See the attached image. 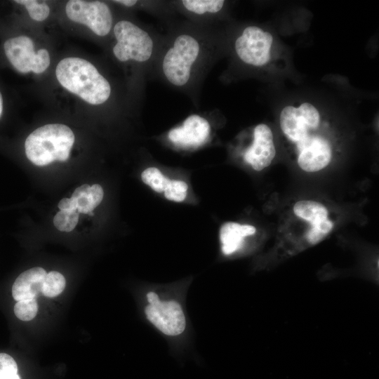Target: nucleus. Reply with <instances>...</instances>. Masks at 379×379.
<instances>
[{
    "label": "nucleus",
    "instance_id": "bb28decb",
    "mask_svg": "<svg viewBox=\"0 0 379 379\" xmlns=\"http://www.w3.org/2000/svg\"><path fill=\"white\" fill-rule=\"evenodd\" d=\"M2 110H3V100H2V96L0 93V117L2 113Z\"/></svg>",
    "mask_w": 379,
    "mask_h": 379
},
{
    "label": "nucleus",
    "instance_id": "9b49d317",
    "mask_svg": "<svg viewBox=\"0 0 379 379\" xmlns=\"http://www.w3.org/2000/svg\"><path fill=\"white\" fill-rule=\"evenodd\" d=\"M211 126L208 120L199 114L188 116L181 125L168 133V140L174 145L185 148H195L208 139Z\"/></svg>",
    "mask_w": 379,
    "mask_h": 379
},
{
    "label": "nucleus",
    "instance_id": "4468645a",
    "mask_svg": "<svg viewBox=\"0 0 379 379\" xmlns=\"http://www.w3.org/2000/svg\"><path fill=\"white\" fill-rule=\"evenodd\" d=\"M46 274V270L39 267L29 269L21 273L12 286L14 300L19 301L35 298L42 291Z\"/></svg>",
    "mask_w": 379,
    "mask_h": 379
},
{
    "label": "nucleus",
    "instance_id": "a211bd4d",
    "mask_svg": "<svg viewBox=\"0 0 379 379\" xmlns=\"http://www.w3.org/2000/svg\"><path fill=\"white\" fill-rule=\"evenodd\" d=\"M141 178L145 184L159 193L164 192L171 182V180L156 167H149L143 171Z\"/></svg>",
    "mask_w": 379,
    "mask_h": 379
},
{
    "label": "nucleus",
    "instance_id": "6e6552de",
    "mask_svg": "<svg viewBox=\"0 0 379 379\" xmlns=\"http://www.w3.org/2000/svg\"><path fill=\"white\" fill-rule=\"evenodd\" d=\"M6 55L20 73L33 72L36 74L44 72L50 65V56L46 49L34 51L32 40L26 36L11 38L4 45Z\"/></svg>",
    "mask_w": 379,
    "mask_h": 379
},
{
    "label": "nucleus",
    "instance_id": "5701e85b",
    "mask_svg": "<svg viewBox=\"0 0 379 379\" xmlns=\"http://www.w3.org/2000/svg\"><path fill=\"white\" fill-rule=\"evenodd\" d=\"M0 379H20L15 361L6 353H0Z\"/></svg>",
    "mask_w": 379,
    "mask_h": 379
},
{
    "label": "nucleus",
    "instance_id": "20e7f679",
    "mask_svg": "<svg viewBox=\"0 0 379 379\" xmlns=\"http://www.w3.org/2000/svg\"><path fill=\"white\" fill-rule=\"evenodd\" d=\"M116 44L113 53L122 62L133 61L150 64L159 51L154 33L127 20L117 22L114 27Z\"/></svg>",
    "mask_w": 379,
    "mask_h": 379
},
{
    "label": "nucleus",
    "instance_id": "423d86ee",
    "mask_svg": "<svg viewBox=\"0 0 379 379\" xmlns=\"http://www.w3.org/2000/svg\"><path fill=\"white\" fill-rule=\"evenodd\" d=\"M279 124L285 137L295 145L317 131L321 124V115L316 107L310 102H303L298 107L287 105L281 111Z\"/></svg>",
    "mask_w": 379,
    "mask_h": 379
},
{
    "label": "nucleus",
    "instance_id": "6ab92c4d",
    "mask_svg": "<svg viewBox=\"0 0 379 379\" xmlns=\"http://www.w3.org/2000/svg\"><path fill=\"white\" fill-rule=\"evenodd\" d=\"M79 214L77 210L60 211L53 218V224L58 230L69 232L77 226Z\"/></svg>",
    "mask_w": 379,
    "mask_h": 379
},
{
    "label": "nucleus",
    "instance_id": "ddd939ff",
    "mask_svg": "<svg viewBox=\"0 0 379 379\" xmlns=\"http://www.w3.org/2000/svg\"><path fill=\"white\" fill-rule=\"evenodd\" d=\"M331 157V144L323 136L298 154V164L305 171L317 172L327 166Z\"/></svg>",
    "mask_w": 379,
    "mask_h": 379
},
{
    "label": "nucleus",
    "instance_id": "412c9836",
    "mask_svg": "<svg viewBox=\"0 0 379 379\" xmlns=\"http://www.w3.org/2000/svg\"><path fill=\"white\" fill-rule=\"evenodd\" d=\"M16 3L24 5L31 18L36 21L46 20L50 12L48 6L45 2L39 3L34 0H18Z\"/></svg>",
    "mask_w": 379,
    "mask_h": 379
},
{
    "label": "nucleus",
    "instance_id": "9d476101",
    "mask_svg": "<svg viewBox=\"0 0 379 379\" xmlns=\"http://www.w3.org/2000/svg\"><path fill=\"white\" fill-rule=\"evenodd\" d=\"M296 216L310 222L311 227L305 234L307 245L321 241L331 232L333 222L328 219V210L321 203L311 200L298 201L293 206Z\"/></svg>",
    "mask_w": 379,
    "mask_h": 379
},
{
    "label": "nucleus",
    "instance_id": "39448f33",
    "mask_svg": "<svg viewBox=\"0 0 379 379\" xmlns=\"http://www.w3.org/2000/svg\"><path fill=\"white\" fill-rule=\"evenodd\" d=\"M146 300L145 317L158 331L169 337H176L184 333L187 321L178 301L162 299L153 291L146 293Z\"/></svg>",
    "mask_w": 379,
    "mask_h": 379
},
{
    "label": "nucleus",
    "instance_id": "a878e982",
    "mask_svg": "<svg viewBox=\"0 0 379 379\" xmlns=\"http://www.w3.org/2000/svg\"><path fill=\"white\" fill-rule=\"evenodd\" d=\"M114 2L122 4L124 6H126L127 7H132L134 5L136 4L137 1H133V0H119V1H114Z\"/></svg>",
    "mask_w": 379,
    "mask_h": 379
},
{
    "label": "nucleus",
    "instance_id": "1a4fd4ad",
    "mask_svg": "<svg viewBox=\"0 0 379 379\" xmlns=\"http://www.w3.org/2000/svg\"><path fill=\"white\" fill-rule=\"evenodd\" d=\"M65 12L73 22L88 27L96 35L105 36L112 27V15L109 6L100 1H69Z\"/></svg>",
    "mask_w": 379,
    "mask_h": 379
},
{
    "label": "nucleus",
    "instance_id": "7ed1b4c3",
    "mask_svg": "<svg viewBox=\"0 0 379 379\" xmlns=\"http://www.w3.org/2000/svg\"><path fill=\"white\" fill-rule=\"evenodd\" d=\"M74 135L66 125L51 124L41 126L27 138L25 154L34 164L43 166L54 161H65L70 154Z\"/></svg>",
    "mask_w": 379,
    "mask_h": 379
},
{
    "label": "nucleus",
    "instance_id": "f3484780",
    "mask_svg": "<svg viewBox=\"0 0 379 379\" xmlns=\"http://www.w3.org/2000/svg\"><path fill=\"white\" fill-rule=\"evenodd\" d=\"M65 284V279L61 273L49 272L44 278L41 293L46 297L54 298L63 291Z\"/></svg>",
    "mask_w": 379,
    "mask_h": 379
},
{
    "label": "nucleus",
    "instance_id": "f257e3e1",
    "mask_svg": "<svg viewBox=\"0 0 379 379\" xmlns=\"http://www.w3.org/2000/svg\"><path fill=\"white\" fill-rule=\"evenodd\" d=\"M209 50L205 32L190 27L178 29L161 52L159 73L171 86L190 90L208 67Z\"/></svg>",
    "mask_w": 379,
    "mask_h": 379
},
{
    "label": "nucleus",
    "instance_id": "f03ea898",
    "mask_svg": "<svg viewBox=\"0 0 379 379\" xmlns=\"http://www.w3.org/2000/svg\"><path fill=\"white\" fill-rule=\"evenodd\" d=\"M55 75L62 86L89 104L101 105L111 95L109 81L83 58L62 59L56 67Z\"/></svg>",
    "mask_w": 379,
    "mask_h": 379
},
{
    "label": "nucleus",
    "instance_id": "0eeeda50",
    "mask_svg": "<svg viewBox=\"0 0 379 379\" xmlns=\"http://www.w3.org/2000/svg\"><path fill=\"white\" fill-rule=\"evenodd\" d=\"M272 35L255 25L246 27L234 41V51L239 59L253 67L265 65L270 60Z\"/></svg>",
    "mask_w": 379,
    "mask_h": 379
},
{
    "label": "nucleus",
    "instance_id": "393cba45",
    "mask_svg": "<svg viewBox=\"0 0 379 379\" xmlns=\"http://www.w3.org/2000/svg\"><path fill=\"white\" fill-rule=\"evenodd\" d=\"M58 206L60 211L77 210V203L72 198H64L61 199Z\"/></svg>",
    "mask_w": 379,
    "mask_h": 379
},
{
    "label": "nucleus",
    "instance_id": "aec40b11",
    "mask_svg": "<svg viewBox=\"0 0 379 379\" xmlns=\"http://www.w3.org/2000/svg\"><path fill=\"white\" fill-rule=\"evenodd\" d=\"M37 312L38 304L36 298L19 300L14 306L15 316L22 321L32 319Z\"/></svg>",
    "mask_w": 379,
    "mask_h": 379
},
{
    "label": "nucleus",
    "instance_id": "f8f14e48",
    "mask_svg": "<svg viewBox=\"0 0 379 379\" xmlns=\"http://www.w3.org/2000/svg\"><path fill=\"white\" fill-rule=\"evenodd\" d=\"M276 154L273 134L264 124L257 125L253 131V140L244 155V160L257 171L270 166Z\"/></svg>",
    "mask_w": 379,
    "mask_h": 379
},
{
    "label": "nucleus",
    "instance_id": "b1692460",
    "mask_svg": "<svg viewBox=\"0 0 379 379\" xmlns=\"http://www.w3.org/2000/svg\"><path fill=\"white\" fill-rule=\"evenodd\" d=\"M104 196L102 187L98 184H94L90 187L87 198L88 200L89 209L92 211L102 201Z\"/></svg>",
    "mask_w": 379,
    "mask_h": 379
},
{
    "label": "nucleus",
    "instance_id": "2eb2a0df",
    "mask_svg": "<svg viewBox=\"0 0 379 379\" xmlns=\"http://www.w3.org/2000/svg\"><path fill=\"white\" fill-rule=\"evenodd\" d=\"M255 227L250 225H241L234 222L224 223L220 229L221 250L225 255H230L240 251L244 244V238L253 235Z\"/></svg>",
    "mask_w": 379,
    "mask_h": 379
},
{
    "label": "nucleus",
    "instance_id": "4be33fe9",
    "mask_svg": "<svg viewBox=\"0 0 379 379\" xmlns=\"http://www.w3.org/2000/svg\"><path fill=\"white\" fill-rule=\"evenodd\" d=\"M188 186L182 180H171V182L164 191L165 197L170 201L181 202L187 197Z\"/></svg>",
    "mask_w": 379,
    "mask_h": 379
},
{
    "label": "nucleus",
    "instance_id": "dca6fc26",
    "mask_svg": "<svg viewBox=\"0 0 379 379\" xmlns=\"http://www.w3.org/2000/svg\"><path fill=\"white\" fill-rule=\"evenodd\" d=\"M222 0H183L179 1L180 8L192 16L206 18L218 13L225 6Z\"/></svg>",
    "mask_w": 379,
    "mask_h": 379
}]
</instances>
